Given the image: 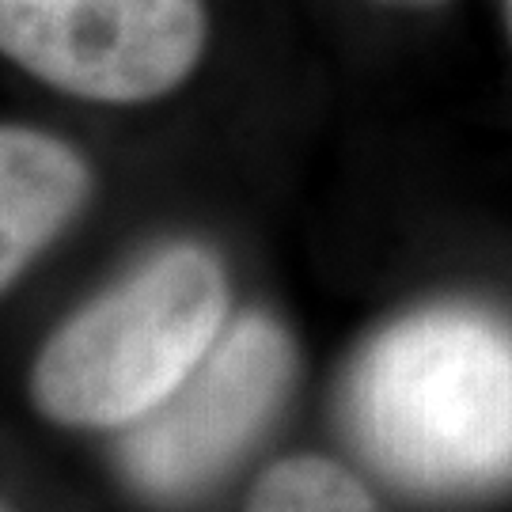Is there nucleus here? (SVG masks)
<instances>
[{
  "mask_svg": "<svg viewBox=\"0 0 512 512\" xmlns=\"http://www.w3.org/2000/svg\"><path fill=\"white\" fill-rule=\"evenodd\" d=\"M368 456L421 494H475L512 478V323L425 308L372 342L349 384Z\"/></svg>",
  "mask_w": 512,
  "mask_h": 512,
  "instance_id": "1",
  "label": "nucleus"
},
{
  "mask_svg": "<svg viewBox=\"0 0 512 512\" xmlns=\"http://www.w3.org/2000/svg\"><path fill=\"white\" fill-rule=\"evenodd\" d=\"M228 281L205 247H167L69 319L35 368V399L65 425L141 421L224 334Z\"/></svg>",
  "mask_w": 512,
  "mask_h": 512,
  "instance_id": "2",
  "label": "nucleus"
},
{
  "mask_svg": "<svg viewBox=\"0 0 512 512\" xmlns=\"http://www.w3.org/2000/svg\"><path fill=\"white\" fill-rule=\"evenodd\" d=\"M209 42L205 0H0V57L88 103L179 92Z\"/></svg>",
  "mask_w": 512,
  "mask_h": 512,
  "instance_id": "3",
  "label": "nucleus"
},
{
  "mask_svg": "<svg viewBox=\"0 0 512 512\" xmlns=\"http://www.w3.org/2000/svg\"><path fill=\"white\" fill-rule=\"evenodd\" d=\"M293 380L289 334L266 315H243L202 365L148 410L126 440V471L156 497H183L220 475Z\"/></svg>",
  "mask_w": 512,
  "mask_h": 512,
  "instance_id": "4",
  "label": "nucleus"
},
{
  "mask_svg": "<svg viewBox=\"0 0 512 512\" xmlns=\"http://www.w3.org/2000/svg\"><path fill=\"white\" fill-rule=\"evenodd\" d=\"M88 167L42 129L0 126V293L73 220Z\"/></svg>",
  "mask_w": 512,
  "mask_h": 512,
  "instance_id": "5",
  "label": "nucleus"
},
{
  "mask_svg": "<svg viewBox=\"0 0 512 512\" xmlns=\"http://www.w3.org/2000/svg\"><path fill=\"white\" fill-rule=\"evenodd\" d=\"M247 512H380V505L346 467L319 456H296L277 463L258 482Z\"/></svg>",
  "mask_w": 512,
  "mask_h": 512,
  "instance_id": "6",
  "label": "nucleus"
},
{
  "mask_svg": "<svg viewBox=\"0 0 512 512\" xmlns=\"http://www.w3.org/2000/svg\"><path fill=\"white\" fill-rule=\"evenodd\" d=\"M372 4H384V8H406V12H425V8H440V4H452V0H372Z\"/></svg>",
  "mask_w": 512,
  "mask_h": 512,
  "instance_id": "7",
  "label": "nucleus"
},
{
  "mask_svg": "<svg viewBox=\"0 0 512 512\" xmlns=\"http://www.w3.org/2000/svg\"><path fill=\"white\" fill-rule=\"evenodd\" d=\"M501 12H505V31L512 38V0H501Z\"/></svg>",
  "mask_w": 512,
  "mask_h": 512,
  "instance_id": "8",
  "label": "nucleus"
}]
</instances>
